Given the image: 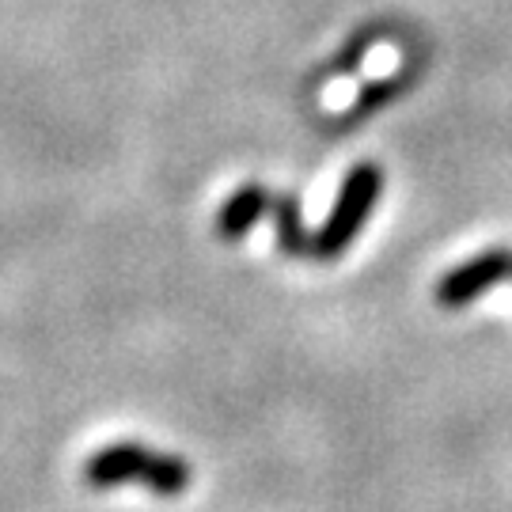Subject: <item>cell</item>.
<instances>
[{"label":"cell","mask_w":512,"mask_h":512,"mask_svg":"<svg viewBox=\"0 0 512 512\" xmlns=\"http://www.w3.org/2000/svg\"><path fill=\"white\" fill-rule=\"evenodd\" d=\"M384 190V171L376 164H357L346 175V183L338 190V202L330 209V217L323 220V228L311 239V258L319 262H330L346 251L353 239L361 236L372 205Z\"/></svg>","instance_id":"7a4b0ae2"},{"label":"cell","mask_w":512,"mask_h":512,"mask_svg":"<svg viewBox=\"0 0 512 512\" xmlns=\"http://www.w3.org/2000/svg\"><path fill=\"white\" fill-rule=\"evenodd\" d=\"M270 202H274V194L266 190L262 183H247L239 186L236 194L228 198V202L220 205L217 213V236L220 239H243L251 228H255L258 220L270 213Z\"/></svg>","instance_id":"277c9868"},{"label":"cell","mask_w":512,"mask_h":512,"mask_svg":"<svg viewBox=\"0 0 512 512\" xmlns=\"http://www.w3.org/2000/svg\"><path fill=\"white\" fill-rule=\"evenodd\" d=\"M84 482L95 490H114L126 482H145L156 497H179L190 486V467L179 456H164L141 444H107L84 463Z\"/></svg>","instance_id":"6da1fadb"},{"label":"cell","mask_w":512,"mask_h":512,"mask_svg":"<svg viewBox=\"0 0 512 512\" xmlns=\"http://www.w3.org/2000/svg\"><path fill=\"white\" fill-rule=\"evenodd\" d=\"M270 213H274V224H277V247H281V255H289V258L311 255V239H308V232H304L300 202H296L293 194H274Z\"/></svg>","instance_id":"5b68a950"},{"label":"cell","mask_w":512,"mask_h":512,"mask_svg":"<svg viewBox=\"0 0 512 512\" xmlns=\"http://www.w3.org/2000/svg\"><path fill=\"white\" fill-rule=\"evenodd\" d=\"M505 281H512V247H490L482 255L459 262L456 270H448L437 281L433 296H437L440 308L459 311L478 296H486L494 285H505Z\"/></svg>","instance_id":"3957f363"}]
</instances>
